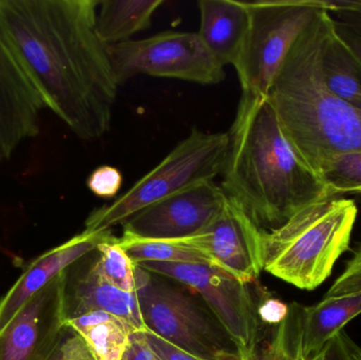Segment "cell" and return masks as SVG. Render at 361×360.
<instances>
[{"instance_id": "obj_23", "label": "cell", "mask_w": 361, "mask_h": 360, "mask_svg": "<svg viewBox=\"0 0 361 360\" xmlns=\"http://www.w3.org/2000/svg\"><path fill=\"white\" fill-rule=\"evenodd\" d=\"M95 264L102 276L118 289L135 294L137 290V268L125 249L118 244V238L101 243L97 247Z\"/></svg>"}, {"instance_id": "obj_3", "label": "cell", "mask_w": 361, "mask_h": 360, "mask_svg": "<svg viewBox=\"0 0 361 360\" xmlns=\"http://www.w3.org/2000/svg\"><path fill=\"white\" fill-rule=\"evenodd\" d=\"M329 13L322 11L282 63L269 101L282 131L303 162L319 175L337 154L361 150V111L326 87L320 50Z\"/></svg>"}, {"instance_id": "obj_18", "label": "cell", "mask_w": 361, "mask_h": 360, "mask_svg": "<svg viewBox=\"0 0 361 360\" xmlns=\"http://www.w3.org/2000/svg\"><path fill=\"white\" fill-rule=\"evenodd\" d=\"M320 67L326 87L361 111V61L337 35L330 14L322 38Z\"/></svg>"}, {"instance_id": "obj_9", "label": "cell", "mask_w": 361, "mask_h": 360, "mask_svg": "<svg viewBox=\"0 0 361 360\" xmlns=\"http://www.w3.org/2000/svg\"><path fill=\"white\" fill-rule=\"evenodd\" d=\"M137 266L197 294L246 359L258 346L265 330L258 315L261 297L255 299L247 283L210 264L144 262Z\"/></svg>"}, {"instance_id": "obj_31", "label": "cell", "mask_w": 361, "mask_h": 360, "mask_svg": "<svg viewBox=\"0 0 361 360\" xmlns=\"http://www.w3.org/2000/svg\"><path fill=\"white\" fill-rule=\"evenodd\" d=\"M333 25H334V30L338 37L349 46L350 50L361 61V34L338 21L333 20Z\"/></svg>"}, {"instance_id": "obj_20", "label": "cell", "mask_w": 361, "mask_h": 360, "mask_svg": "<svg viewBox=\"0 0 361 360\" xmlns=\"http://www.w3.org/2000/svg\"><path fill=\"white\" fill-rule=\"evenodd\" d=\"M163 0H103L99 1L97 32L106 46L129 42L150 27Z\"/></svg>"}, {"instance_id": "obj_29", "label": "cell", "mask_w": 361, "mask_h": 360, "mask_svg": "<svg viewBox=\"0 0 361 360\" xmlns=\"http://www.w3.org/2000/svg\"><path fill=\"white\" fill-rule=\"evenodd\" d=\"M145 336L150 348L161 360H210L189 354L148 330L145 331Z\"/></svg>"}, {"instance_id": "obj_8", "label": "cell", "mask_w": 361, "mask_h": 360, "mask_svg": "<svg viewBox=\"0 0 361 360\" xmlns=\"http://www.w3.org/2000/svg\"><path fill=\"white\" fill-rule=\"evenodd\" d=\"M118 84L137 75L216 85L225 67L193 32L165 31L108 46Z\"/></svg>"}, {"instance_id": "obj_10", "label": "cell", "mask_w": 361, "mask_h": 360, "mask_svg": "<svg viewBox=\"0 0 361 360\" xmlns=\"http://www.w3.org/2000/svg\"><path fill=\"white\" fill-rule=\"evenodd\" d=\"M214 181L202 182L142 209L123 224V236L148 240H179L203 230L227 203Z\"/></svg>"}, {"instance_id": "obj_19", "label": "cell", "mask_w": 361, "mask_h": 360, "mask_svg": "<svg viewBox=\"0 0 361 360\" xmlns=\"http://www.w3.org/2000/svg\"><path fill=\"white\" fill-rule=\"evenodd\" d=\"M80 336L97 360H123L137 331L125 319L104 311L85 313L66 321Z\"/></svg>"}, {"instance_id": "obj_14", "label": "cell", "mask_w": 361, "mask_h": 360, "mask_svg": "<svg viewBox=\"0 0 361 360\" xmlns=\"http://www.w3.org/2000/svg\"><path fill=\"white\" fill-rule=\"evenodd\" d=\"M87 256L63 272L66 321L85 313L104 311L128 321L137 331H147L137 293H126L108 283L97 270L95 259L87 260Z\"/></svg>"}, {"instance_id": "obj_32", "label": "cell", "mask_w": 361, "mask_h": 360, "mask_svg": "<svg viewBox=\"0 0 361 360\" xmlns=\"http://www.w3.org/2000/svg\"><path fill=\"white\" fill-rule=\"evenodd\" d=\"M333 20L338 21L343 25L361 34V12L360 11H341V12L329 13Z\"/></svg>"}, {"instance_id": "obj_17", "label": "cell", "mask_w": 361, "mask_h": 360, "mask_svg": "<svg viewBox=\"0 0 361 360\" xmlns=\"http://www.w3.org/2000/svg\"><path fill=\"white\" fill-rule=\"evenodd\" d=\"M200 30L206 48L222 63L235 67L248 29L245 1L238 0H200Z\"/></svg>"}, {"instance_id": "obj_22", "label": "cell", "mask_w": 361, "mask_h": 360, "mask_svg": "<svg viewBox=\"0 0 361 360\" xmlns=\"http://www.w3.org/2000/svg\"><path fill=\"white\" fill-rule=\"evenodd\" d=\"M118 244L128 254L135 266L144 262H188L210 264L199 249L185 239L179 240H148L122 236Z\"/></svg>"}, {"instance_id": "obj_7", "label": "cell", "mask_w": 361, "mask_h": 360, "mask_svg": "<svg viewBox=\"0 0 361 360\" xmlns=\"http://www.w3.org/2000/svg\"><path fill=\"white\" fill-rule=\"evenodd\" d=\"M245 2L247 34L235 69L242 97H267L299 36L326 10L322 0Z\"/></svg>"}, {"instance_id": "obj_33", "label": "cell", "mask_w": 361, "mask_h": 360, "mask_svg": "<svg viewBox=\"0 0 361 360\" xmlns=\"http://www.w3.org/2000/svg\"><path fill=\"white\" fill-rule=\"evenodd\" d=\"M350 353H351V360H361V348L352 340L350 342Z\"/></svg>"}, {"instance_id": "obj_13", "label": "cell", "mask_w": 361, "mask_h": 360, "mask_svg": "<svg viewBox=\"0 0 361 360\" xmlns=\"http://www.w3.org/2000/svg\"><path fill=\"white\" fill-rule=\"evenodd\" d=\"M47 106L0 27V163L39 133Z\"/></svg>"}, {"instance_id": "obj_11", "label": "cell", "mask_w": 361, "mask_h": 360, "mask_svg": "<svg viewBox=\"0 0 361 360\" xmlns=\"http://www.w3.org/2000/svg\"><path fill=\"white\" fill-rule=\"evenodd\" d=\"M67 330L63 273L31 298L0 333V360H51Z\"/></svg>"}, {"instance_id": "obj_27", "label": "cell", "mask_w": 361, "mask_h": 360, "mask_svg": "<svg viewBox=\"0 0 361 360\" xmlns=\"http://www.w3.org/2000/svg\"><path fill=\"white\" fill-rule=\"evenodd\" d=\"M51 360H97L82 337L68 328L57 352Z\"/></svg>"}, {"instance_id": "obj_12", "label": "cell", "mask_w": 361, "mask_h": 360, "mask_svg": "<svg viewBox=\"0 0 361 360\" xmlns=\"http://www.w3.org/2000/svg\"><path fill=\"white\" fill-rule=\"evenodd\" d=\"M258 232L259 228L228 199L203 230L185 240L199 249L210 266L250 285L256 283L263 271Z\"/></svg>"}, {"instance_id": "obj_16", "label": "cell", "mask_w": 361, "mask_h": 360, "mask_svg": "<svg viewBox=\"0 0 361 360\" xmlns=\"http://www.w3.org/2000/svg\"><path fill=\"white\" fill-rule=\"evenodd\" d=\"M361 314V293L324 298L315 306L288 304V317L292 323L299 346L305 356L317 354L345 325Z\"/></svg>"}, {"instance_id": "obj_15", "label": "cell", "mask_w": 361, "mask_h": 360, "mask_svg": "<svg viewBox=\"0 0 361 360\" xmlns=\"http://www.w3.org/2000/svg\"><path fill=\"white\" fill-rule=\"evenodd\" d=\"M111 230L80 234L36 258L0 300V333L23 306L70 266L114 238Z\"/></svg>"}, {"instance_id": "obj_2", "label": "cell", "mask_w": 361, "mask_h": 360, "mask_svg": "<svg viewBox=\"0 0 361 360\" xmlns=\"http://www.w3.org/2000/svg\"><path fill=\"white\" fill-rule=\"evenodd\" d=\"M227 133L220 186L259 230L278 228L301 209L332 197L286 139L269 97L241 95Z\"/></svg>"}, {"instance_id": "obj_25", "label": "cell", "mask_w": 361, "mask_h": 360, "mask_svg": "<svg viewBox=\"0 0 361 360\" xmlns=\"http://www.w3.org/2000/svg\"><path fill=\"white\" fill-rule=\"evenodd\" d=\"M122 185V173L109 165L97 167L87 180L90 192L102 199L114 198L120 192Z\"/></svg>"}, {"instance_id": "obj_28", "label": "cell", "mask_w": 361, "mask_h": 360, "mask_svg": "<svg viewBox=\"0 0 361 360\" xmlns=\"http://www.w3.org/2000/svg\"><path fill=\"white\" fill-rule=\"evenodd\" d=\"M288 312V304L263 293L258 304V315L264 327H271L281 323Z\"/></svg>"}, {"instance_id": "obj_1", "label": "cell", "mask_w": 361, "mask_h": 360, "mask_svg": "<svg viewBox=\"0 0 361 360\" xmlns=\"http://www.w3.org/2000/svg\"><path fill=\"white\" fill-rule=\"evenodd\" d=\"M97 0H0V27L30 80L85 141L111 127L120 85L97 32Z\"/></svg>"}, {"instance_id": "obj_5", "label": "cell", "mask_w": 361, "mask_h": 360, "mask_svg": "<svg viewBox=\"0 0 361 360\" xmlns=\"http://www.w3.org/2000/svg\"><path fill=\"white\" fill-rule=\"evenodd\" d=\"M228 151V133L204 132L197 128L110 204L95 209L85 222L88 232H101L124 224L129 218L186 188L214 181L222 175Z\"/></svg>"}, {"instance_id": "obj_21", "label": "cell", "mask_w": 361, "mask_h": 360, "mask_svg": "<svg viewBox=\"0 0 361 360\" xmlns=\"http://www.w3.org/2000/svg\"><path fill=\"white\" fill-rule=\"evenodd\" d=\"M350 342L351 338L343 330L317 354L305 356L286 315L281 323L265 328L258 346L246 360H351Z\"/></svg>"}, {"instance_id": "obj_26", "label": "cell", "mask_w": 361, "mask_h": 360, "mask_svg": "<svg viewBox=\"0 0 361 360\" xmlns=\"http://www.w3.org/2000/svg\"><path fill=\"white\" fill-rule=\"evenodd\" d=\"M361 293V245L348 262L347 268L326 292L324 298Z\"/></svg>"}, {"instance_id": "obj_6", "label": "cell", "mask_w": 361, "mask_h": 360, "mask_svg": "<svg viewBox=\"0 0 361 360\" xmlns=\"http://www.w3.org/2000/svg\"><path fill=\"white\" fill-rule=\"evenodd\" d=\"M137 268V299L148 331L202 359L246 360L210 311L177 285Z\"/></svg>"}, {"instance_id": "obj_24", "label": "cell", "mask_w": 361, "mask_h": 360, "mask_svg": "<svg viewBox=\"0 0 361 360\" xmlns=\"http://www.w3.org/2000/svg\"><path fill=\"white\" fill-rule=\"evenodd\" d=\"M319 177L332 197L361 194V150L337 154L322 167Z\"/></svg>"}, {"instance_id": "obj_30", "label": "cell", "mask_w": 361, "mask_h": 360, "mask_svg": "<svg viewBox=\"0 0 361 360\" xmlns=\"http://www.w3.org/2000/svg\"><path fill=\"white\" fill-rule=\"evenodd\" d=\"M123 360H161L150 348L145 332H135Z\"/></svg>"}, {"instance_id": "obj_4", "label": "cell", "mask_w": 361, "mask_h": 360, "mask_svg": "<svg viewBox=\"0 0 361 360\" xmlns=\"http://www.w3.org/2000/svg\"><path fill=\"white\" fill-rule=\"evenodd\" d=\"M357 213L351 199L331 197L301 209L278 228L259 230L262 270L298 289H317L349 249Z\"/></svg>"}]
</instances>
